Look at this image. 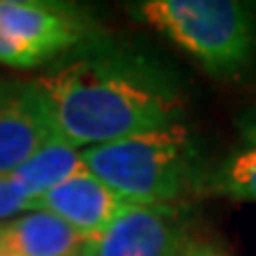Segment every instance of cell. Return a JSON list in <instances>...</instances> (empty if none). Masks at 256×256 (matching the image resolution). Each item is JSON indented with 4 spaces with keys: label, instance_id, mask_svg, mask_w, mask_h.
Returning <instances> with one entry per match:
<instances>
[{
    "label": "cell",
    "instance_id": "9c48e42d",
    "mask_svg": "<svg viewBox=\"0 0 256 256\" xmlns=\"http://www.w3.org/2000/svg\"><path fill=\"white\" fill-rule=\"evenodd\" d=\"M88 168L83 164L81 152L72 147L62 136H52L34 156H28L24 164L12 174L14 183L26 192L31 204L52 190L55 185L69 180L74 176L86 174Z\"/></svg>",
    "mask_w": 256,
    "mask_h": 256
},
{
    "label": "cell",
    "instance_id": "ba28073f",
    "mask_svg": "<svg viewBox=\"0 0 256 256\" xmlns=\"http://www.w3.org/2000/svg\"><path fill=\"white\" fill-rule=\"evenodd\" d=\"M86 240L48 211H26L0 223V247L14 256H81Z\"/></svg>",
    "mask_w": 256,
    "mask_h": 256
},
{
    "label": "cell",
    "instance_id": "8fae6325",
    "mask_svg": "<svg viewBox=\"0 0 256 256\" xmlns=\"http://www.w3.org/2000/svg\"><path fill=\"white\" fill-rule=\"evenodd\" d=\"M31 200L26 197V192L22 190L12 176H0V223L12 220L31 211Z\"/></svg>",
    "mask_w": 256,
    "mask_h": 256
},
{
    "label": "cell",
    "instance_id": "9a60e30c",
    "mask_svg": "<svg viewBox=\"0 0 256 256\" xmlns=\"http://www.w3.org/2000/svg\"><path fill=\"white\" fill-rule=\"evenodd\" d=\"M240 128H254L256 130V112H249L247 116L240 121Z\"/></svg>",
    "mask_w": 256,
    "mask_h": 256
},
{
    "label": "cell",
    "instance_id": "5bb4252c",
    "mask_svg": "<svg viewBox=\"0 0 256 256\" xmlns=\"http://www.w3.org/2000/svg\"><path fill=\"white\" fill-rule=\"evenodd\" d=\"M22 86H24V83H17V81H12V78L0 76V100H2V98H10V95H14V92H19Z\"/></svg>",
    "mask_w": 256,
    "mask_h": 256
},
{
    "label": "cell",
    "instance_id": "7c38bea8",
    "mask_svg": "<svg viewBox=\"0 0 256 256\" xmlns=\"http://www.w3.org/2000/svg\"><path fill=\"white\" fill-rule=\"evenodd\" d=\"M0 64L10 69H36L38 66V62L26 48H22L14 38H10L2 31H0Z\"/></svg>",
    "mask_w": 256,
    "mask_h": 256
},
{
    "label": "cell",
    "instance_id": "3957f363",
    "mask_svg": "<svg viewBox=\"0 0 256 256\" xmlns=\"http://www.w3.org/2000/svg\"><path fill=\"white\" fill-rule=\"evenodd\" d=\"M133 14L218 78H240L256 62V8L240 0H145Z\"/></svg>",
    "mask_w": 256,
    "mask_h": 256
},
{
    "label": "cell",
    "instance_id": "30bf717a",
    "mask_svg": "<svg viewBox=\"0 0 256 256\" xmlns=\"http://www.w3.org/2000/svg\"><path fill=\"white\" fill-rule=\"evenodd\" d=\"M240 130L249 140V145L230 154L216 171L206 174L202 190L256 204V130L254 128H240Z\"/></svg>",
    "mask_w": 256,
    "mask_h": 256
},
{
    "label": "cell",
    "instance_id": "277c9868",
    "mask_svg": "<svg viewBox=\"0 0 256 256\" xmlns=\"http://www.w3.org/2000/svg\"><path fill=\"white\" fill-rule=\"evenodd\" d=\"M185 204L124 202L107 228L88 238L81 256H176L190 242Z\"/></svg>",
    "mask_w": 256,
    "mask_h": 256
},
{
    "label": "cell",
    "instance_id": "4fadbf2b",
    "mask_svg": "<svg viewBox=\"0 0 256 256\" xmlns=\"http://www.w3.org/2000/svg\"><path fill=\"white\" fill-rule=\"evenodd\" d=\"M176 256H220L216 249L211 247L209 242H202V240H190Z\"/></svg>",
    "mask_w": 256,
    "mask_h": 256
},
{
    "label": "cell",
    "instance_id": "7a4b0ae2",
    "mask_svg": "<svg viewBox=\"0 0 256 256\" xmlns=\"http://www.w3.org/2000/svg\"><path fill=\"white\" fill-rule=\"evenodd\" d=\"M83 164L124 202L183 204L192 190H202L204 168L190 130L178 126L86 147Z\"/></svg>",
    "mask_w": 256,
    "mask_h": 256
},
{
    "label": "cell",
    "instance_id": "8992f818",
    "mask_svg": "<svg viewBox=\"0 0 256 256\" xmlns=\"http://www.w3.org/2000/svg\"><path fill=\"white\" fill-rule=\"evenodd\" d=\"M52 136H57L43 92L24 83L19 92L0 100V176H12Z\"/></svg>",
    "mask_w": 256,
    "mask_h": 256
},
{
    "label": "cell",
    "instance_id": "5b68a950",
    "mask_svg": "<svg viewBox=\"0 0 256 256\" xmlns=\"http://www.w3.org/2000/svg\"><path fill=\"white\" fill-rule=\"evenodd\" d=\"M0 31L26 48L38 66L98 36L83 10L48 0H0Z\"/></svg>",
    "mask_w": 256,
    "mask_h": 256
},
{
    "label": "cell",
    "instance_id": "52a82bcc",
    "mask_svg": "<svg viewBox=\"0 0 256 256\" xmlns=\"http://www.w3.org/2000/svg\"><path fill=\"white\" fill-rule=\"evenodd\" d=\"M121 204L124 200L119 194H114L90 171H86L40 194L31 211H48L76 232H81L83 238H95L116 216Z\"/></svg>",
    "mask_w": 256,
    "mask_h": 256
},
{
    "label": "cell",
    "instance_id": "2e32d148",
    "mask_svg": "<svg viewBox=\"0 0 256 256\" xmlns=\"http://www.w3.org/2000/svg\"><path fill=\"white\" fill-rule=\"evenodd\" d=\"M0 256H14V254H10L8 249H2V247H0Z\"/></svg>",
    "mask_w": 256,
    "mask_h": 256
},
{
    "label": "cell",
    "instance_id": "6da1fadb",
    "mask_svg": "<svg viewBox=\"0 0 256 256\" xmlns=\"http://www.w3.org/2000/svg\"><path fill=\"white\" fill-rule=\"evenodd\" d=\"M57 136L98 147L178 126L185 114L180 76L142 46L92 36L38 76Z\"/></svg>",
    "mask_w": 256,
    "mask_h": 256
}]
</instances>
